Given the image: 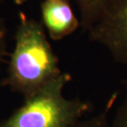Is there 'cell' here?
<instances>
[{
  "instance_id": "8992f818",
  "label": "cell",
  "mask_w": 127,
  "mask_h": 127,
  "mask_svg": "<svg viewBox=\"0 0 127 127\" xmlns=\"http://www.w3.org/2000/svg\"><path fill=\"white\" fill-rule=\"evenodd\" d=\"M116 98H117V93H115L111 96L109 101L106 102L105 107L101 111L90 117H84L73 127H109L111 122L109 120L110 114Z\"/></svg>"
},
{
  "instance_id": "8fae6325",
  "label": "cell",
  "mask_w": 127,
  "mask_h": 127,
  "mask_svg": "<svg viewBox=\"0 0 127 127\" xmlns=\"http://www.w3.org/2000/svg\"><path fill=\"white\" fill-rule=\"evenodd\" d=\"M2 1H3V0H0V4L2 3Z\"/></svg>"
},
{
  "instance_id": "ba28073f",
  "label": "cell",
  "mask_w": 127,
  "mask_h": 127,
  "mask_svg": "<svg viewBox=\"0 0 127 127\" xmlns=\"http://www.w3.org/2000/svg\"><path fill=\"white\" fill-rule=\"evenodd\" d=\"M7 30L4 22L0 21V64L2 63L7 53Z\"/></svg>"
},
{
  "instance_id": "52a82bcc",
  "label": "cell",
  "mask_w": 127,
  "mask_h": 127,
  "mask_svg": "<svg viewBox=\"0 0 127 127\" xmlns=\"http://www.w3.org/2000/svg\"><path fill=\"white\" fill-rule=\"evenodd\" d=\"M121 104L117 106L115 116L109 127H127V89Z\"/></svg>"
},
{
  "instance_id": "6da1fadb",
  "label": "cell",
  "mask_w": 127,
  "mask_h": 127,
  "mask_svg": "<svg viewBox=\"0 0 127 127\" xmlns=\"http://www.w3.org/2000/svg\"><path fill=\"white\" fill-rule=\"evenodd\" d=\"M61 73L42 23L19 12L15 46L3 84L25 98Z\"/></svg>"
},
{
  "instance_id": "9c48e42d",
  "label": "cell",
  "mask_w": 127,
  "mask_h": 127,
  "mask_svg": "<svg viewBox=\"0 0 127 127\" xmlns=\"http://www.w3.org/2000/svg\"><path fill=\"white\" fill-rule=\"evenodd\" d=\"M28 1H29V0H14V3L16 5H18V6H20V5L24 4L25 2H27Z\"/></svg>"
},
{
  "instance_id": "3957f363",
  "label": "cell",
  "mask_w": 127,
  "mask_h": 127,
  "mask_svg": "<svg viewBox=\"0 0 127 127\" xmlns=\"http://www.w3.org/2000/svg\"><path fill=\"white\" fill-rule=\"evenodd\" d=\"M88 32L91 41L101 45L116 61L127 65V0H108Z\"/></svg>"
},
{
  "instance_id": "5b68a950",
  "label": "cell",
  "mask_w": 127,
  "mask_h": 127,
  "mask_svg": "<svg viewBox=\"0 0 127 127\" xmlns=\"http://www.w3.org/2000/svg\"><path fill=\"white\" fill-rule=\"evenodd\" d=\"M108 0H75L80 12V27L88 31L98 19Z\"/></svg>"
},
{
  "instance_id": "7a4b0ae2",
  "label": "cell",
  "mask_w": 127,
  "mask_h": 127,
  "mask_svg": "<svg viewBox=\"0 0 127 127\" xmlns=\"http://www.w3.org/2000/svg\"><path fill=\"white\" fill-rule=\"evenodd\" d=\"M72 78L62 72L27 97L0 127H73L85 117L92 106L80 99L64 95L65 86Z\"/></svg>"
},
{
  "instance_id": "30bf717a",
  "label": "cell",
  "mask_w": 127,
  "mask_h": 127,
  "mask_svg": "<svg viewBox=\"0 0 127 127\" xmlns=\"http://www.w3.org/2000/svg\"><path fill=\"white\" fill-rule=\"evenodd\" d=\"M125 85H126V89H127V80L125 82Z\"/></svg>"
},
{
  "instance_id": "277c9868",
  "label": "cell",
  "mask_w": 127,
  "mask_h": 127,
  "mask_svg": "<svg viewBox=\"0 0 127 127\" xmlns=\"http://www.w3.org/2000/svg\"><path fill=\"white\" fill-rule=\"evenodd\" d=\"M41 22L54 40H60L80 27L69 0H44L40 4Z\"/></svg>"
}]
</instances>
